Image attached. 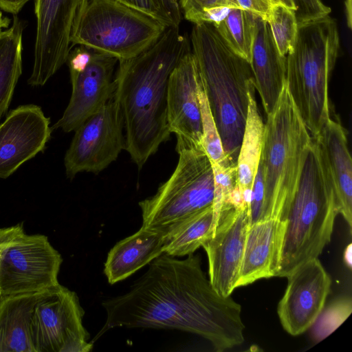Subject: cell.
I'll return each mask as SVG.
<instances>
[{
    "instance_id": "6da1fadb",
    "label": "cell",
    "mask_w": 352,
    "mask_h": 352,
    "mask_svg": "<svg viewBox=\"0 0 352 352\" xmlns=\"http://www.w3.org/2000/svg\"><path fill=\"white\" fill-rule=\"evenodd\" d=\"M130 290L102 302L107 314L98 338L115 327L173 329L197 334L217 351L244 341L241 307L212 287L194 254H162Z\"/></svg>"
},
{
    "instance_id": "7a4b0ae2",
    "label": "cell",
    "mask_w": 352,
    "mask_h": 352,
    "mask_svg": "<svg viewBox=\"0 0 352 352\" xmlns=\"http://www.w3.org/2000/svg\"><path fill=\"white\" fill-rule=\"evenodd\" d=\"M191 50L187 35L173 26L138 56L118 60L114 96L122 118L125 150L139 168L170 138L166 113L168 80Z\"/></svg>"
},
{
    "instance_id": "3957f363",
    "label": "cell",
    "mask_w": 352,
    "mask_h": 352,
    "mask_svg": "<svg viewBox=\"0 0 352 352\" xmlns=\"http://www.w3.org/2000/svg\"><path fill=\"white\" fill-rule=\"evenodd\" d=\"M190 41L225 154L236 164L248 92L255 87L250 64L228 46L212 23L195 24Z\"/></svg>"
},
{
    "instance_id": "277c9868",
    "label": "cell",
    "mask_w": 352,
    "mask_h": 352,
    "mask_svg": "<svg viewBox=\"0 0 352 352\" xmlns=\"http://www.w3.org/2000/svg\"><path fill=\"white\" fill-rule=\"evenodd\" d=\"M311 142L285 81L265 124L259 162L264 175L260 221L285 220Z\"/></svg>"
},
{
    "instance_id": "5b68a950",
    "label": "cell",
    "mask_w": 352,
    "mask_h": 352,
    "mask_svg": "<svg viewBox=\"0 0 352 352\" xmlns=\"http://www.w3.org/2000/svg\"><path fill=\"white\" fill-rule=\"evenodd\" d=\"M339 49L337 23L327 15L298 25L294 49L286 56L285 81L312 138L331 118L328 87Z\"/></svg>"
},
{
    "instance_id": "8992f818",
    "label": "cell",
    "mask_w": 352,
    "mask_h": 352,
    "mask_svg": "<svg viewBox=\"0 0 352 352\" xmlns=\"http://www.w3.org/2000/svg\"><path fill=\"white\" fill-rule=\"evenodd\" d=\"M338 214L318 147L312 138L298 187L289 207L276 276L318 258L331 241Z\"/></svg>"
},
{
    "instance_id": "52a82bcc",
    "label": "cell",
    "mask_w": 352,
    "mask_h": 352,
    "mask_svg": "<svg viewBox=\"0 0 352 352\" xmlns=\"http://www.w3.org/2000/svg\"><path fill=\"white\" fill-rule=\"evenodd\" d=\"M167 28L116 0H84L80 3L70 41L73 45L126 60L150 47Z\"/></svg>"
},
{
    "instance_id": "ba28073f",
    "label": "cell",
    "mask_w": 352,
    "mask_h": 352,
    "mask_svg": "<svg viewBox=\"0 0 352 352\" xmlns=\"http://www.w3.org/2000/svg\"><path fill=\"white\" fill-rule=\"evenodd\" d=\"M179 159L170 177L139 202L142 227L164 231L212 206L214 175L203 148L176 146Z\"/></svg>"
},
{
    "instance_id": "9c48e42d",
    "label": "cell",
    "mask_w": 352,
    "mask_h": 352,
    "mask_svg": "<svg viewBox=\"0 0 352 352\" xmlns=\"http://www.w3.org/2000/svg\"><path fill=\"white\" fill-rule=\"evenodd\" d=\"M84 311L76 292L58 284L42 292L34 308V352H88L93 344L82 324Z\"/></svg>"
},
{
    "instance_id": "30bf717a",
    "label": "cell",
    "mask_w": 352,
    "mask_h": 352,
    "mask_svg": "<svg viewBox=\"0 0 352 352\" xmlns=\"http://www.w3.org/2000/svg\"><path fill=\"white\" fill-rule=\"evenodd\" d=\"M63 258L47 236L19 235L0 261V294L10 296L45 292L58 284Z\"/></svg>"
},
{
    "instance_id": "8fae6325",
    "label": "cell",
    "mask_w": 352,
    "mask_h": 352,
    "mask_svg": "<svg viewBox=\"0 0 352 352\" xmlns=\"http://www.w3.org/2000/svg\"><path fill=\"white\" fill-rule=\"evenodd\" d=\"M121 112L113 94L74 131L64 157L67 177L73 179L82 172L98 174L116 161L125 150Z\"/></svg>"
},
{
    "instance_id": "7c38bea8",
    "label": "cell",
    "mask_w": 352,
    "mask_h": 352,
    "mask_svg": "<svg viewBox=\"0 0 352 352\" xmlns=\"http://www.w3.org/2000/svg\"><path fill=\"white\" fill-rule=\"evenodd\" d=\"M80 3V0H34L36 34L28 85H44L66 63Z\"/></svg>"
},
{
    "instance_id": "4fadbf2b",
    "label": "cell",
    "mask_w": 352,
    "mask_h": 352,
    "mask_svg": "<svg viewBox=\"0 0 352 352\" xmlns=\"http://www.w3.org/2000/svg\"><path fill=\"white\" fill-rule=\"evenodd\" d=\"M250 223V209L224 205L211 236L204 242L208 261L209 280L223 296H231L236 288Z\"/></svg>"
},
{
    "instance_id": "5bb4252c",
    "label": "cell",
    "mask_w": 352,
    "mask_h": 352,
    "mask_svg": "<svg viewBox=\"0 0 352 352\" xmlns=\"http://www.w3.org/2000/svg\"><path fill=\"white\" fill-rule=\"evenodd\" d=\"M286 278L277 313L283 329L296 336L311 328L324 309L331 280L318 258L304 262Z\"/></svg>"
},
{
    "instance_id": "9a60e30c",
    "label": "cell",
    "mask_w": 352,
    "mask_h": 352,
    "mask_svg": "<svg viewBox=\"0 0 352 352\" xmlns=\"http://www.w3.org/2000/svg\"><path fill=\"white\" fill-rule=\"evenodd\" d=\"M118 60L94 50L82 69L69 72L72 94L61 118L52 126L74 131L87 118L100 109L113 96L114 71Z\"/></svg>"
},
{
    "instance_id": "2e32d148",
    "label": "cell",
    "mask_w": 352,
    "mask_h": 352,
    "mask_svg": "<svg viewBox=\"0 0 352 352\" xmlns=\"http://www.w3.org/2000/svg\"><path fill=\"white\" fill-rule=\"evenodd\" d=\"M50 124L35 104L19 106L8 114L0 124V178L8 177L45 149L51 138Z\"/></svg>"
},
{
    "instance_id": "e0dca14e",
    "label": "cell",
    "mask_w": 352,
    "mask_h": 352,
    "mask_svg": "<svg viewBox=\"0 0 352 352\" xmlns=\"http://www.w3.org/2000/svg\"><path fill=\"white\" fill-rule=\"evenodd\" d=\"M198 80L199 70L191 50L174 68L168 84L167 123L170 133L176 135V146L203 148Z\"/></svg>"
},
{
    "instance_id": "ac0fdd59",
    "label": "cell",
    "mask_w": 352,
    "mask_h": 352,
    "mask_svg": "<svg viewBox=\"0 0 352 352\" xmlns=\"http://www.w3.org/2000/svg\"><path fill=\"white\" fill-rule=\"evenodd\" d=\"M333 190L337 212L350 230L352 226V160L346 131L338 119L330 118L319 134L312 138Z\"/></svg>"
},
{
    "instance_id": "d6986e66",
    "label": "cell",
    "mask_w": 352,
    "mask_h": 352,
    "mask_svg": "<svg viewBox=\"0 0 352 352\" xmlns=\"http://www.w3.org/2000/svg\"><path fill=\"white\" fill-rule=\"evenodd\" d=\"M285 223L270 219L250 225L236 287L276 276Z\"/></svg>"
},
{
    "instance_id": "ffe728a7",
    "label": "cell",
    "mask_w": 352,
    "mask_h": 352,
    "mask_svg": "<svg viewBox=\"0 0 352 352\" xmlns=\"http://www.w3.org/2000/svg\"><path fill=\"white\" fill-rule=\"evenodd\" d=\"M255 22L250 64L267 115L276 105L285 82L286 56L280 53L267 21L256 15Z\"/></svg>"
},
{
    "instance_id": "44dd1931",
    "label": "cell",
    "mask_w": 352,
    "mask_h": 352,
    "mask_svg": "<svg viewBox=\"0 0 352 352\" xmlns=\"http://www.w3.org/2000/svg\"><path fill=\"white\" fill-rule=\"evenodd\" d=\"M164 232L141 227L109 252L104 273L110 284L131 276L164 254Z\"/></svg>"
},
{
    "instance_id": "7402d4cb",
    "label": "cell",
    "mask_w": 352,
    "mask_h": 352,
    "mask_svg": "<svg viewBox=\"0 0 352 352\" xmlns=\"http://www.w3.org/2000/svg\"><path fill=\"white\" fill-rule=\"evenodd\" d=\"M41 293L2 296L0 300V352H34L32 317Z\"/></svg>"
},
{
    "instance_id": "603a6c76",
    "label": "cell",
    "mask_w": 352,
    "mask_h": 352,
    "mask_svg": "<svg viewBox=\"0 0 352 352\" xmlns=\"http://www.w3.org/2000/svg\"><path fill=\"white\" fill-rule=\"evenodd\" d=\"M255 89L253 87L248 92V112L236 160V182L241 191L252 190L263 142L265 124L258 109Z\"/></svg>"
},
{
    "instance_id": "cb8c5ba5",
    "label": "cell",
    "mask_w": 352,
    "mask_h": 352,
    "mask_svg": "<svg viewBox=\"0 0 352 352\" xmlns=\"http://www.w3.org/2000/svg\"><path fill=\"white\" fill-rule=\"evenodd\" d=\"M24 23L16 15L0 38V120L6 113L22 73Z\"/></svg>"
},
{
    "instance_id": "d4e9b609",
    "label": "cell",
    "mask_w": 352,
    "mask_h": 352,
    "mask_svg": "<svg viewBox=\"0 0 352 352\" xmlns=\"http://www.w3.org/2000/svg\"><path fill=\"white\" fill-rule=\"evenodd\" d=\"M213 221L212 206L167 228L164 253L174 257L193 254L211 236Z\"/></svg>"
},
{
    "instance_id": "484cf974",
    "label": "cell",
    "mask_w": 352,
    "mask_h": 352,
    "mask_svg": "<svg viewBox=\"0 0 352 352\" xmlns=\"http://www.w3.org/2000/svg\"><path fill=\"white\" fill-rule=\"evenodd\" d=\"M256 14L239 8H230L221 21L213 25L228 46L249 63Z\"/></svg>"
},
{
    "instance_id": "4316f807",
    "label": "cell",
    "mask_w": 352,
    "mask_h": 352,
    "mask_svg": "<svg viewBox=\"0 0 352 352\" xmlns=\"http://www.w3.org/2000/svg\"><path fill=\"white\" fill-rule=\"evenodd\" d=\"M197 96L201 114L202 147L205 153L212 163L221 166L235 164L231 162L225 154L222 141L212 114L199 73Z\"/></svg>"
},
{
    "instance_id": "83f0119b",
    "label": "cell",
    "mask_w": 352,
    "mask_h": 352,
    "mask_svg": "<svg viewBox=\"0 0 352 352\" xmlns=\"http://www.w3.org/2000/svg\"><path fill=\"white\" fill-rule=\"evenodd\" d=\"M266 21L280 53L286 56L293 50L298 33L294 11L280 3L273 4Z\"/></svg>"
},
{
    "instance_id": "f1b7e54d",
    "label": "cell",
    "mask_w": 352,
    "mask_h": 352,
    "mask_svg": "<svg viewBox=\"0 0 352 352\" xmlns=\"http://www.w3.org/2000/svg\"><path fill=\"white\" fill-rule=\"evenodd\" d=\"M351 311L350 297L339 298L324 307L311 327L314 339L320 342L327 338L349 317Z\"/></svg>"
},
{
    "instance_id": "f546056e",
    "label": "cell",
    "mask_w": 352,
    "mask_h": 352,
    "mask_svg": "<svg viewBox=\"0 0 352 352\" xmlns=\"http://www.w3.org/2000/svg\"><path fill=\"white\" fill-rule=\"evenodd\" d=\"M182 14L194 24L206 10L215 8H239L235 0H179Z\"/></svg>"
},
{
    "instance_id": "4dcf8cb0",
    "label": "cell",
    "mask_w": 352,
    "mask_h": 352,
    "mask_svg": "<svg viewBox=\"0 0 352 352\" xmlns=\"http://www.w3.org/2000/svg\"><path fill=\"white\" fill-rule=\"evenodd\" d=\"M298 25L329 15L331 8L321 0H292Z\"/></svg>"
},
{
    "instance_id": "1f68e13d",
    "label": "cell",
    "mask_w": 352,
    "mask_h": 352,
    "mask_svg": "<svg viewBox=\"0 0 352 352\" xmlns=\"http://www.w3.org/2000/svg\"><path fill=\"white\" fill-rule=\"evenodd\" d=\"M119 3L140 12L161 22L166 27H173L170 21L160 8L157 0H116Z\"/></svg>"
},
{
    "instance_id": "d6a6232c",
    "label": "cell",
    "mask_w": 352,
    "mask_h": 352,
    "mask_svg": "<svg viewBox=\"0 0 352 352\" xmlns=\"http://www.w3.org/2000/svg\"><path fill=\"white\" fill-rule=\"evenodd\" d=\"M239 8L251 12L263 19L267 16L273 3L270 0H235Z\"/></svg>"
},
{
    "instance_id": "836d02e7",
    "label": "cell",
    "mask_w": 352,
    "mask_h": 352,
    "mask_svg": "<svg viewBox=\"0 0 352 352\" xmlns=\"http://www.w3.org/2000/svg\"><path fill=\"white\" fill-rule=\"evenodd\" d=\"M24 232L23 223L0 228V261L8 247Z\"/></svg>"
},
{
    "instance_id": "e575fe53",
    "label": "cell",
    "mask_w": 352,
    "mask_h": 352,
    "mask_svg": "<svg viewBox=\"0 0 352 352\" xmlns=\"http://www.w3.org/2000/svg\"><path fill=\"white\" fill-rule=\"evenodd\" d=\"M160 8L169 19L173 27H179L182 21V12L179 0H157Z\"/></svg>"
},
{
    "instance_id": "d590c367",
    "label": "cell",
    "mask_w": 352,
    "mask_h": 352,
    "mask_svg": "<svg viewBox=\"0 0 352 352\" xmlns=\"http://www.w3.org/2000/svg\"><path fill=\"white\" fill-rule=\"evenodd\" d=\"M30 0H0V8L3 11L17 14Z\"/></svg>"
},
{
    "instance_id": "8d00e7d4",
    "label": "cell",
    "mask_w": 352,
    "mask_h": 352,
    "mask_svg": "<svg viewBox=\"0 0 352 352\" xmlns=\"http://www.w3.org/2000/svg\"><path fill=\"white\" fill-rule=\"evenodd\" d=\"M10 24V19L8 17H3L1 11H0V38L2 36L3 31V29H7Z\"/></svg>"
},
{
    "instance_id": "74e56055",
    "label": "cell",
    "mask_w": 352,
    "mask_h": 352,
    "mask_svg": "<svg viewBox=\"0 0 352 352\" xmlns=\"http://www.w3.org/2000/svg\"><path fill=\"white\" fill-rule=\"evenodd\" d=\"M273 3H280L295 12V6L292 0H270Z\"/></svg>"
},
{
    "instance_id": "f35d334b",
    "label": "cell",
    "mask_w": 352,
    "mask_h": 352,
    "mask_svg": "<svg viewBox=\"0 0 352 352\" xmlns=\"http://www.w3.org/2000/svg\"><path fill=\"white\" fill-rule=\"evenodd\" d=\"M344 261L346 265L351 268V244H349L344 252Z\"/></svg>"
},
{
    "instance_id": "ab89813d",
    "label": "cell",
    "mask_w": 352,
    "mask_h": 352,
    "mask_svg": "<svg viewBox=\"0 0 352 352\" xmlns=\"http://www.w3.org/2000/svg\"><path fill=\"white\" fill-rule=\"evenodd\" d=\"M351 4V0H346V6H349Z\"/></svg>"
},
{
    "instance_id": "60d3db41",
    "label": "cell",
    "mask_w": 352,
    "mask_h": 352,
    "mask_svg": "<svg viewBox=\"0 0 352 352\" xmlns=\"http://www.w3.org/2000/svg\"><path fill=\"white\" fill-rule=\"evenodd\" d=\"M1 298H2V296L0 294V300H1Z\"/></svg>"
},
{
    "instance_id": "b9f144b4",
    "label": "cell",
    "mask_w": 352,
    "mask_h": 352,
    "mask_svg": "<svg viewBox=\"0 0 352 352\" xmlns=\"http://www.w3.org/2000/svg\"><path fill=\"white\" fill-rule=\"evenodd\" d=\"M82 1H84V0H80V2Z\"/></svg>"
}]
</instances>
